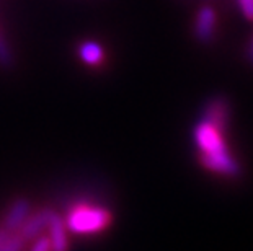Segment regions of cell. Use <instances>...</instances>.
<instances>
[{
  "instance_id": "6da1fadb",
  "label": "cell",
  "mask_w": 253,
  "mask_h": 251,
  "mask_svg": "<svg viewBox=\"0 0 253 251\" xmlns=\"http://www.w3.org/2000/svg\"><path fill=\"white\" fill-rule=\"evenodd\" d=\"M225 127L227 126L203 117L196 124L193 137H195L199 162L203 167L209 172L234 178L240 175V165L232 157L224 139Z\"/></svg>"
},
{
  "instance_id": "7a4b0ae2",
  "label": "cell",
  "mask_w": 253,
  "mask_h": 251,
  "mask_svg": "<svg viewBox=\"0 0 253 251\" xmlns=\"http://www.w3.org/2000/svg\"><path fill=\"white\" fill-rule=\"evenodd\" d=\"M67 228L77 235H93L103 232L111 223V212L105 207L87 202L71 207L66 217Z\"/></svg>"
},
{
  "instance_id": "3957f363",
  "label": "cell",
  "mask_w": 253,
  "mask_h": 251,
  "mask_svg": "<svg viewBox=\"0 0 253 251\" xmlns=\"http://www.w3.org/2000/svg\"><path fill=\"white\" fill-rule=\"evenodd\" d=\"M217 26V15L211 5H203L198 10L196 20H195V35L201 42L212 41L214 35H216Z\"/></svg>"
},
{
  "instance_id": "277c9868",
  "label": "cell",
  "mask_w": 253,
  "mask_h": 251,
  "mask_svg": "<svg viewBox=\"0 0 253 251\" xmlns=\"http://www.w3.org/2000/svg\"><path fill=\"white\" fill-rule=\"evenodd\" d=\"M47 232H49V243L51 251H69V240L66 233V225L62 218L56 212L49 214V222H47Z\"/></svg>"
},
{
  "instance_id": "5b68a950",
  "label": "cell",
  "mask_w": 253,
  "mask_h": 251,
  "mask_svg": "<svg viewBox=\"0 0 253 251\" xmlns=\"http://www.w3.org/2000/svg\"><path fill=\"white\" fill-rule=\"evenodd\" d=\"M49 214L51 211H40L35 215H31L30 218L26 217V220L21 223L20 227V235L23 237V240H33L36 237H40L47 228V222H49Z\"/></svg>"
},
{
  "instance_id": "8992f818",
  "label": "cell",
  "mask_w": 253,
  "mask_h": 251,
  "mask_svg": "<svg viewBox=\"0 0 253 251\" xmlns=\"http://www.w3.org/2000/svg\"><path fill=\"white\" fill-rule=\"evenodd\" d=\"M28 212H30V204L25 199L15 201L12 207H10L8 214L3 218L2 230L5 233H13V232L20 230L21 223H23L26 220V217H28Z\"/></svg>"
},
{
  "instance_id": "52a82bcc",
  "label": "cell",
  "mask_w": 253,
  "mask_h": 251,
  "mask_svg": "<svg viewBox=\"0 0 253 251\" xmlns=\"http://www.w3.org/2000/svg\"><path fill=\"white\" fill-rule=\"evenodd\" d=\"M79 56L87 66H100L105 59V51L98 42L84 41L79 46Z\"/></svg>"
},
{
  "instance_id": "ba28073f",
  "label": "cell",
  "mask_w": 253,
  "mask_h": 251,
  "mask_svg": "<svg viewBox=\"0 0 253 251\" xmlns=\"http://www.w3.org/2000/svg\"><path fill=\"white\" fill-rule=\"evenodd\" d=\"M25 240L20 233H5L0 240V251H21L23 250Z\"/></svg>"
},
{
  "instance_id": "9c48e42d",
  "label": "cell",
  "mask_w": 253,
  "mask_h": 251,
  "mask_svg": "<svg viewBox=\"0 0 253 251\" xmlns=\"http://www.w3.org/2000/svg\"><path fill=\"white\" fill-rule=\"evenodd\" d=\"M239 2V7L244 13V17L249 20H253V0H237Z\"/></svg>"
},
{
  "instance_id": "30bf717a",
  "label": "cell",
  "mask_w": 253,
  "mask_h": 251,
  "mask_svg": "<svg viewBox=\"0 0 253 251\" xmlns=\"http://www.w3.org/2000/svg\"><path fill=\"white\" fill-rule=\"evenodd\" d=\"M31 251H51V243H49V238L47 237H41L36 240L35 247Z\"/></svg>"
},
{
  "instance_id": "8fae6325",
  "label": "cell",
  "mask_w": 253,
  "mask_h": 251,
  "mask_svg": "<svg viewBox=\"0 0 253 251\" xmlns=\"http://www.w3.org/2000/svg\"><path fill=\"white\" fill-rule=\"evenodd\" d=\"M0 64H5V66L10 64V51L2 38H0Z\"/></svg>"
},
{
  "instance_id": "7c38bea8",
  "label": "cell",
  "mask_w": 253,
  "mask_h": 251,
  "mask_svg": "<svg viewBox=\"0 0 253 251\" xmlns=\"http://www.w3.org/2000/svg\"><path fill=\"white\" fill-rule=\"evenodd\" d=\"M249 59H250V62L253 64V39H252L250 46H249Z\"/></svg>"
},
{
  "instance_id": "4fadbf2b",
  "label": "cell",
  "mask_w": 253,
  "mask_h": 251,
  "mask_svg": "<svg viewBox=\"0 0 253 251\" xmlns=\"http://www.w3.org/2000/svg\"><path fill=\"white\" fill-rule=\"evenodd\" d=\"M3 235H5V232H3V230H0V240L3 238Z\"/></svg>"
}]
</instances>
